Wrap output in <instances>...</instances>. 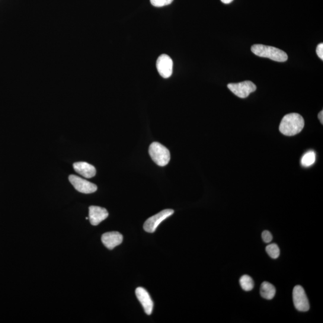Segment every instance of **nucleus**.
Masks as SVG:
<instances>
[{
    "label": "nucleus",
    "instance_id": "f8f14e48",
    "mask_svg": "<svg viewBox=\"0 0 323 323\" xmlns=\"http://www.w3.org/2000/svg\"><path fill=\"white\" fill-rule=\"evenodd\" d=\"M73 168L78 174L85 178H91L96 175V169L94 166L85 162H76Z\"/></svg>",
    "mask_w": 323,
    "mask_h": 323
},
{
    "label": "nucleus",
    "instance_id": "a211bd4d",
    "mask_svg": "<svg viewBox=\"0 0 323 323\" xmlns=\"http://www.w3.org/2000/svg\"><path fill=\"white\" fill-rule=\"evenodd\" d=\"M262 239L265 242L270 243L273 240V235H272L271 233L268 231H265L262 233Z\"/></svg>",
    "mask_w": 323,
    "mask_h": 323
},
{
    "label": "nucleus",
    "instance_id": "4468645a",
    "mask_svg": "<svg viewBox=\"0 0 323 323\" xmlns=\"http://www.w3.org/2000/svg\"><path fill=\"white\" fill-rule=\"evenodd\" d=\"M239 284H240L242 289L246 292H249V291L253 289L254 286L253 280L247 275H244L241 277L239 280Z\"/></svg>",
    "mask_w": 323,
    "mask_h": 323
},
{
    "label": "nucleus",
    "instance_id": "f03ea898",
    "mask_svg": "<svg viewBox=\"0 0 323 323\" xmlns=\"http://www.w3.org/2000/svg\"><path fill=\"white\" fill-rule=\"evenodd\" d=\"M252 52L255 55L263 57H268L277 62H285L288 56L283 50L273 46L263 45V44H254L251 48Z\"/></svg>",
    "mask_w": 323,
    "mask_h": 323
},
{
    "label": "nucleus",
    "instance_id": "f257e3e1",
    "mask_svg": "<svg viewBox=\"0 0 323 323\" xmlns=\"http://www.w3.org/2000/svg\"><path fill=\"white\" fill-rule=\"evenodd\" d=\"M304 125L305 121L302 116L297 113H290L281 120L280 131L283 135L293 136L301 132Z\"/></svg>",
    "mask_w": 323,
    "mask_h": 323
},
{
    "label": "nucleus",
    "instance_id": "39448f33",
    "mask_svg": "<svg viewBox=\"0 0 323 323\" xmlns=\"http://www.w3.org/2000/svg\"><path fill=\"white\" fill-rule=\"evenodd\" d=\"M229 90L241 98L248 97L252 92L256 90V86L250 81H244L238 83H229L228 85Z\"/></svg>",
    "mask_w": 323,
    "mask_h": 323
},
{
    "label": "nucleus",
    "instance_id": "6e6552de",
    "mask_svg": "<svg viewBox=\"0 0 323 323\" xmlns=\"http://www.w3.org/2000/svg\"><path fill=\"white\" fill-rule=\"evenodd\" d=\"M156 68H157L159 75L163 78L168 79L170 78L172 74L173 62L170 57L165 54H163L158 57L157 62H156Z\"/></svg>",
    "mask_w": 323,
    "mask_h": 323
},
{
    "label": "nucleus",
    "instance_id": "7ed1b4c3",
    "mask_svg": "<svg viewBox=\"0 0 323 323\" xmlns=\"http://www.w3.org/2000/svg\"><path fill=\"white\" fill-rule=\"evenodd\" d=\"M149 152L153 161L160 166L167 165L170 161L171 156L169 150L158 142L152 143Z\"/></svg>",
    "mask_w": 323,
    "mask_h": 323
},
{
    "label": "nucleus",
    "instance_id": "9b49d317",
    "mask_svg": "<svg viewBox=\"0 0 323 323\" xmlns=\"http://www.w3.org/2000/svg\"><path fill=\"white\" fill-rule=\"evenodd\" d=\"M101 241L108 249H113L123 241V236L118 232L105 233L102 235Z\"/></svg>",
    "mask_w": 323,
    "mask_h": 323
},
{
    "label": "nucleus",
    "instance_id": "2eb2a0df",
    "mask_svg": "<svg viewBox=\"0 0 323 323\" xmlns=\"http://www.w3.org/2000/svg\"><path fill=\"white\" fill-rule=\"evenodd\" d=\"M316 155L314 151H309L305 153L301 159V164L305 167H309L314 164Z\"/></svg>",
    "mask_w": 323,
    "mask_h": 323
},
{
    "label": "nucleus",
    "instance_id": "9d476101",
    "mask_svg": "<svg viewBox=\"0 0 323 323\" xmlns=\"http://www.w3.org/2000/svg\"><path fill=\"white\" fill-rule=\"evenodd\" d=\"M136 294L146 314H151L153 312V302L148 291L143 287H138L136 290Z\"/></svg>",
    "mask_w": 323,
    "mask_h": 323
},
{
    "label": "nucleus",
    "instance_id": "dca6fc26",
    "mask_svg": "<svg viewBox=\"0 0 323 323\" xmlns=\"http://www.w3.org/2000/svg\"><path fill=\"white\" fill-rule=\"evenodd\" d=\"M266 251L268 255L273 259H277L280 254V248L276 244L268 245Z\"/></svg>",
    "mask_w": 323,
    "mask_h": 323
},
{
    "label": "nucleus",
    "instance_id": "ddd939ff",
    "mask_svg": "<svg viewBox=\"0 0 323 323\" xmlns=\"http://www.w3.org/2000/svg\"><path fill=\"white\" fill-rule=\"evenodd\" d=\"M276 289L273 284L268 282H264L261 287V295L264 299H273L276 295Z\"/></svg>",
    "mask_w": 323,
    "mask_h": 323
},
{
    "label": "nucleus",
    "instance_id": "20e7f679",
    "mask_svg": "<svg viewBox=\"0 0 323 323\" xmlns=\"http://www.w3.org/2000/svg\"><path fill=\"white\" fill-rule=\"evenodd\" d=\"M174 210L171 209L164 210L156 214V215L150 217L144 224V229L149 233L154 232L157 229L160 223L170 217L174 213Z\"/></svg>",
    "mask_w": 323,
    "mask_h": 323
},
{
    "label": "nucleus",
    "instance_id": "423d86ee",
    "mask_svg": "<svg viewBox=\"0 0 323 323\" xmlns=\"http://www.w3.org/2000/svg\"><path fill=\"white\" fill-rule=\"evenodd\" d=\"M294 305L299 311H308L310 308L309 300L302 286H296L293 291Z\"/></svg>",
    "mask_w": 323,
    "mask_h": 323
},
{
    "label": "nucleus",
    "instance_id": "f3484780",
    "mask_svg": "<svg viewBox=\"0 0 323 323\" xmlns=\"http://www.w3.org/2000/svg\"><path fill=\"white\" fill-rule=\"evenodd\" d=\"M174 0H150L151 4L155 7L161 8L171 4Z\"/></svg>",
    "mask_w": 323,
    "mask_h": 323
},
{
    "label": "nucleus",
    "instance_id": "412c9836",
    "mask_svg": "<svg viewBox=\"0 0 323 323\" xmlns=\"http://www.w3.org/2000/svg\"><path fill=\"white\" fill-rule=\"evenodd\" d=\"M222 2L225 3V4H229L233 2V0H221Z\"/></svg>",
    "mask_w": 323,
    "mask_h": 323
},
{
    "label": "nucleus",
    "instance_id": "0eeeda50",
    "mask_svg": "<svg viewBox=\"0 0 323 323\" xmlns=\"http://www.w3.org/2000/svg\"><path fill=\"white\" fill-rule=\"evenodd\" d=\"M69 180L77 190L79 192L89 194L95 192L97 186L91 182L85 180L75 175L69 176Z\"/></svg>",
    "mask_w": 323,
    "mask_h": 323
},
{
    "label": "nucleus",
    "instance_id": "1a4fd4ad",
    "mask_svg": "<svg viewBox=\"0 0 323 323\" xmlns=\"http://www.w3.org/2000/svg\"><path fill=\"white\" fill-rule=\"evenodd\" d=\"M108 216V213L104 208L98 206L89 207V219L93 226L98 225L103 220L106 219Z\"/></svg>",
    "mask_w": 323,
    "mask_h": 323
},
{
    "label": "nucleus",
    "instance_id": "aec40b11",
    "mask_svg": "<svg viewBox=\"0 0 323 323\" xmlns=\"http://www.w3.org/2000/svg\"><path fill=\"white\" fill-rule=\"evenodd\" d=\"M318 119L320 120L321 124L323 123V111L319 112L318 114Z\"/></svg>",
    "mask_w": 323,
    "mask_h": 323
},
{
    "label": "nucleus",
    "instance_id": "6ab92c4d",
    "mask_svg": "<svg viewBox=\"0 0 323 323\" xmlns=\"http://www.w3.org/2000/svg\"><path fill=\"white\" fill-rule=\"evenodd\" d=\"M316 53H317V55L320 58L321 60L323 59V44L320 43L318 44L317 47H316Z\"/></svg>",
    "mask_w": 323,
    "mask_h": 323
}]
</instances>
